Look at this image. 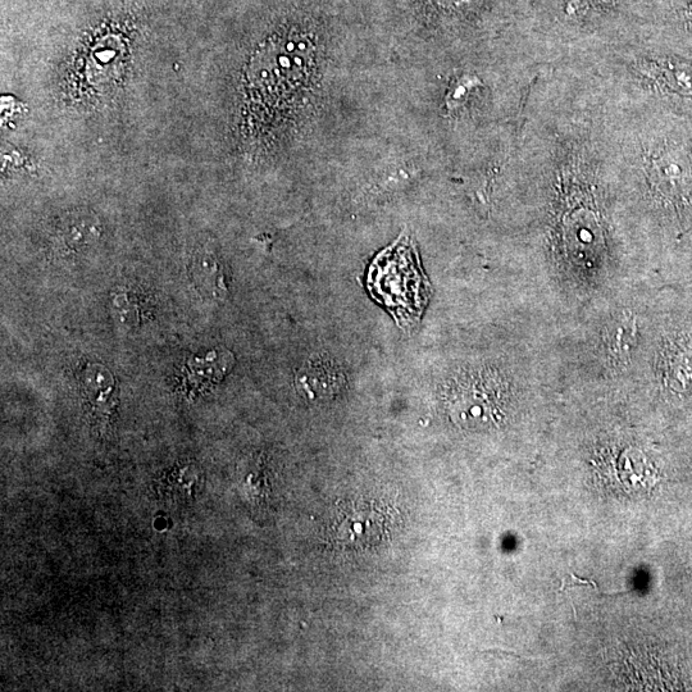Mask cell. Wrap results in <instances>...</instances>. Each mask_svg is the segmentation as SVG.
<instances>
[{
    "instance_id": "obj_1",
    "label": "cell",
    "mask_w": 692,
    "mask_h": 692,
    "mask_svg": "<svg viewBox=\"0 0 692 692\" xmlns=\"http://www.w3.org/2000/svg\"><path fill=\"white\" fill-rule=\"evenodd\" d=\"M368 288L373 297L390 309L399 323L420 320L429 300V282L408 238L384 250L373 261Z\"/></svg>"
},
{
    "instance_id": "obj_2",
    "label": "cell",
    "mask_w": 692,
    "mask_h": 692,
    "mask_svg": "<svg viewBox=\"0 0 692 692\" xmlns=\"http://www.w3.org/2000/svg\"><path fill=\"white\" fill-rule=\"evenodd\" d=\"M331 527L335 540L345 548H367L384 536L386 517L376 505L349 504L341 507Z\"/></svg>"
},
{
    "instance_id": "obj_3",
    "label": "cell",
    "mask_w": 692,
    "mask_h": 692,
    "mask_svg": "<svg viewBox=\"0 0 692 692\" xmlns=\"http://www.w3.org/2000/svg\"><path fill=\"white\" fill-rule=\"evenodd\" d=\"M86 399L99 422H106L117 405V386L111 372L99 364H91L83 376Z\"/></svg>"
},
{
    "instance_id": "obj_4",
    "label": "cell",
    "mask_w": 692,
    "mask_h": 692,
    "mask_svg": "<svg viewBox=\"0 0 692 692\" xmlns=\"http://www.w3.org/2000/svg\"><path fill=\"white\" fill-rule=\"evenodd\" d=\"M344 385V373L334 363L323 359L308 363L298 375L299 389L312 400L331 398L338 394Z\"/></svg>"
},
{
    "instance_id": "obj_5",
    "label": "cell",
    "mask_w": 692,
    "mask_h": 692,
    "mask_svg": "<svg viewBox=\"0 0 692 692\" xmlns=\"http://www.w3.org/2000/svg\"><path fill=\"white\" fill-rule=\"evenodd\" d=\"M232 366V354L222 350L213 352L204 359H195L189 362L188 373H186V385L191 390H204L208 386L216 384L223 376L229 372Z\"/></svg>"
},
{
    "instance_id": "obj_6",
    "label": "cell",
    "mask_w": 692,
    "mask_h": 692,
    "mask_svg": "<svg viewBox=\"0 0 692 692\" xmlns=\"http://www.w3.org/2000/svg\"><path fill=\"white\" fill-rule=\"evenodd\" d=\"M640 70L644 74L680 94H692V67L671 62H645Z\"/></svg>"
},
{
    "instance_id": "obj_7",
    "label": "cell",
    "mask_w": 692,
    "mask_h": 692,
    "mask_svg": "<svg viewBox=\"0 0 692 692\" xmlns=\"http://www.w3.org/2000/svg\"><path fill=\"white\" fill-rule=\"evenodd\" d=\"M193 276L200 289L220 299L226 293V284L220 263L212 257H199L194 262Z\"/></svg>"
}]
</instances>
